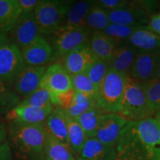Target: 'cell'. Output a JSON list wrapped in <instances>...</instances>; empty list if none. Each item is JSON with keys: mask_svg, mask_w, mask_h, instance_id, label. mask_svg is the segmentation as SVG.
Returning <instances> with one entry per match:
<instances>
[{"mask_svg": "<svg viewBox=\"0 0 160 160\" xmlns=\"http://www.w3.org/2000/svg\"><path fill=\"white\" fill-rule=\"evenodd\" d=\"M128 76L110 69L99 88L97 105L106 113H119Z\"/></svg>", "mask_w": 160, "mask_h": 160, "instance_id": "cell-5", "label": "cell"}, {"mask_svg": "<svg viewBox=\"0 0 160 160\" xmlns=\"http://www.w3.org/2000/svg\"><path fill=\"white\" fill-rule=\"evenodd\" d=\"M77 160H88V159H83V158H81V157H79V159H78Z\"/></svg>", "mask_w": 160, "mask_h": 160, "instance_id": "cell-43", "label": "cell"}, {"mask_svg": "<svg viewBox=\"0 0 160 160\" xmlns=\"http://www.w3.org/2000/svg\"><path fill=\"white\" fill-rule=\"evenodd\" d=\"M9 131L20 152L33 159H42L48 135L45 124L10 123Z\"/></svg>", "mask_w": 160, "mask_h": 160, "instance_id": "cell-2", "label": "cell"}, {"mask_svg": "<svg viewBox=\"0 0 160 160\" xmlns=\"http://www.w3.org/2000/svg\"><path fill=\"white\" fill-rule=\"evenodd\" d=\"M92 32L88 28H62L53 37L52 48L55 60L64 58L78 46L89 42Z\"/></svg>", "mask_w": 160, "mask_h": 160, "instance_id": "cell-6", "label": "cell"}, {"mask_svg": "<svg viewBox=\"0 0 160 160\" xmlns=\"http://www.w3.org/2000/svg\"><path fill=\"white\" fill-rule=\"evenodd\" d=\"M137 53L138 50L128 41L119 42L113 57L109 62L110 68L119 73L130 76Z\"/></svg>", "mask_w": 160, "mask_h": 160, "instance_id": "cell-17", "label": "cell"}, {"mask_svg": "<svg viewBox=\"0 0 160 160\" xmlns=\"http://www.w3.org/2000/svg\"><path fill=\"white\" fill-rule=\"evenodd\" d=\"M96 2L107 11H112L123 8L128 5L130 2L125 0H99Z\"/></svg>", "mask_w": 160, "mask_h": 160, "instance_id": "cell-35", "label": "cell"}, {"mask_svg": "<svg viewBox=\"0 0 160 160\" xmlns=\"http://www.w3.org/2000/svg\"><path fill=\"white\" fill-rule=\"evenodd\" d=\"M45 127L48 134L70 148L68 131V117L62 108H54L53 112L46 119Z\"/></svg>", "mask_w": 160, "mask_h": 160, "instance_id": "cell-18", "label": "cell"}, {"mask_svg": "<svg viewBox=\"0 0 160 160\" xmlns=\"http://www.w3.org/2000/svg\"><path fill=\"white\" fill-rule=\"evenodd\" d=\"M119 42L108 37L102 31L92 32L89 39V45L97 59L110 62Z\"/></svg>", "mask_w": 160, "mask_h": 160, "instance_id": "cell-19", "label": "cell"}, {"mask_svg": "<svg viewBox=\"0 0 160 160\" xmlns=\"http://www.w3.org/2000/svg\"><path fill=\"white\" fill-rule=\"evenodd\" d=\"M53 109V106L46 108H37L20 103L6 113V119L9 123L43 124Z\"/></svg>", "mask_w": 160, "mask_h": 160, "instance_id": "cell-15", "label": "cell"}, {"mask_svg": "<svg viewBox=\"0 0 160 160\" xmlns=\"http://www.w3.org/2000/svg\"><path fill=\"white\" fill-rule=\"evenodd\" d=\"M21 52L26 65L43 66L55 60L52 45L41 35Z\"/></svg>", "mask_w": 160, "mask_h": 160, "instance_id": "cell-13", "label": "cell"}, {"mask_svg": "<svg viewBox=\"0 0 160 160\" xmlns=\"http://www.w3.org/2000/svg\"><path fill=\"white\" fill-rule=\"evenodd\" d=\"M21 104L37 108H46L53 106L52 95L48 90L39 87L31 94L26 96L25 99L21 102Z\"/></svg>", "mask_w": 160, "mask_h": 160, "instance_id": "cell-31", "label": "cell"}, {"mask_svg": "<svg viewBox=\"0 0 160 160\" xmlns=\"http://www.w3.org/2000/svg\"><path fill=\"white\" fill-rule=\"evenodd\" d=\"M40 33L33 13H22L17 23L8 33L11 43L20 50L27 47Z\"/></svg>", "mask_w": 160, "mask_h": 160, "instance_id": "cell-11", "label": "cell"}, {"mask_svg": "<svg viewBox=\"0 0 160 160\" xmlns=\"http://www.w3.org/2000/svg\"><path fill=\"white\" fill-rule=\"evenodd\" d=\"M47 68L45 65H25L13 82L16 93L26 97L39 88Z\"/></svg>", "mask_w": 160, "mask_h": 160, "instance_id": "cell-16", "label": "cell"}, {"mask_svg": "<svg viewBox=\"0 0 160 160\" xmlns=\"http://www.w3.org/2000/svg\"><path fill=\"white\" fill-rule=\"evenodd\" d=\"M73 91L79 92L97 100L99 93V88H97L91 82L86 73L71 75Z\"/></svg>", "mask_w": 160, "mask_h": 160, "instance_id": "cell-30", "label": "cell"}, {"mask_svg": "<svg viewBox=\"0 0 160 160\" xmlns=\"http://www.w3.org/2000/svg\"><path fill=\"white\" fill-rule=\"evenodd\" d=\"M97 100L79 92L75 91L73 98L67 108L64 109L67 117L77 119L94 106H97Z\"/></svg>", "mask_w": 160, "mask_h": 160, "instance_id": "cell-24", "label": "cell"}, {"mask_svg": "<svg viewBox=\"0 0 160 160\" xmlns=\"http://www.w3.org/2000/svg\"><path fill=\"white\" fill-rule=\"evenodd\" d=\"M159 59L160 51H138L132 65L130 77L142 84H146L155 79Z\"/></svg>", "mask_w": 160, "mask_h": 160, "instance_id": "cell-10", "label": "cell"}, {"mask_svg": "<svg viewBox=\"0 0 160 160\" xmlns=\"http://www.w3.org/2000/svg\"><path fill=\"white\" fill-rule=\"evenodd\" d=\"M139 28L135 26L110 24L102 32L108 37L117 40L119 42H127Z\"/></svg>", "mask_w": 160, "mask_h": 160, "instance_id": "cell-33", "label": "cell"}, {"mask_svg": "<svg viewBox=\"0 0 160 160\" xmlns=\"http://www.w3.org/2000/svg\"><path fill=\"white\" fill-rule=\"evenodd\" d=\"M41 0H18V3L21 8L22 13H33L39 5Z\"/></svg>", "mask_w": 160, "mask_h": 160, "instance_id": "cell-36", "label": "cell"}, {"mask_svg": "<svg viewBox=\"0 0 160 160\" xmlns=\"http://www.w3.org/2000/svg\"><path fill=\"white\" fill-rule=\"evenodd\" d=\"M22 13L18 0H0V33H8Z\"/></svg>", "mask_w": 160, "mask_h": 160, "instance_id": "cell-22", "label": "cell"}, {"mask_svg": "<svg viewBox=\"0 0 160 160\" xmlns=\"http://www.w3.org/2000/svg\"><path fill=\"white\" fill-rule=\"evenodd\" d=\"M156 79H159V80H160V59H159V65H158V68H157V75H156Z\"/></svg>", "mask_w": 160, "mask_h": 160, "instance_id": "cell-42", "label": "cell"}, {"mask_svg": "<svg viewBox=\"0 0 160 160\" xmlns=\"http://www.w3.org/2000/svg\"><path fill=\"white\" fill-rule=\"evenodd\" d=\"M119 114L128 121H139L153 118L144 85L128 76Z\"/></svg>", "mask_w": 160, "mask_h": 160, "instance_id": "cell-4", "label": "cell"}, {"mask_svg": "<svg viewBox=\"0 0 160 160\" xmlns=\"http://www.w3.org/2000/svg\"><path fill=\"white\" fill-rule=\"evenodd\" d=\"M80 157L88 160H117L116 148L107 145L97 138L86 141Z\"/></svg>", "mask_w": 160, "mask_h": 160, "instance_id": "cell-20", "label": "cell"}, {"mask_svg": "<svg viewBox=\"0 0 160 160\" xmlns=\"http://www.w3.org/2000/svg\"><path fill=\"white\" fill-rule=\"evenodd\" d=\"M110 24L108 12L96 2L86 19L87 28L91 32L103 31Z\"/></svg>", "mask_w": 160, "mask_h": 160, "instance_id": "cell-28", "label": "cell"}, {"mask_svg": "<svg viewBox=\"0 0 160 160\" xmlns=\"http://www.w3.org/2000/svg\"><path fill=\"white\" fill-rule=\"evenodd\" d=\"M6 137H7V131L5 126L3 124L0 123V147L6 141Z\"/></svg>", "mask_w": 160, "mask_h": 160, "instance_id": "cell-39", "label": "cell"}, {"mask_svg": "<svg viewBox=\"0 0 160 160\" xmlns=\"http://www.w3.org/2000/svg\"><path fill=\"white\" fill-rule=\"evenodd\" d=\"M10 42H10L8 33H0V48H1L2 47H3L4 45H7V44H8Z\"/></svg>", "mask_w": 160, "mask_h": 160, "instance_id": "cell-40", "label": "cell"}, {"mask_svg": "<svg viewBox=\"0 0 160 160\" xmlns=\"http://www.w3.org/2000/svg\"><path fill=\"white\" fill-rule=\"evenodd\" d=\"M128 122L119 113H105L99 121L96 138L105 145L116 148L122 131Z\"/></svg>", "mask_w": 160, "mask_h": 160, "instance_id": "cell-12", "label": "cell"}, {"mask_svg": "<svg viewBox=\"0 0 160 160\" xmlns=\"http://www.w3.org/2000/svg\"><path fill=\"white\" fill-rule=\"evenodd\" d=\"M147 28L160 36V13L151 16Z\"/></svg>", "mask_w": 160, "mask_h": 160, "instance_id": "cell-37", "label": "cell"}, {"mask_svg": "<svg viewBox=\"0 0 160 160\" xmlns=\"http://www.w3.org/2000/svg\"><path fill=\"white\" fill-rule=\"evenodd\" d=\"M110 69L111 68H110L109 62L97 59L90 66L85 73L91 80L92 82L99 88Z\"/></svg>", "mask_w": 160, "mask_h": 160, "instance_id": "cell-32", "label": "cell"}, {"mask_svg": "<svg viewBox=\"0 0 160 160\" xmlns=\"http://www.w3.org/2000/svg\"><path fill=\"white\" fill-rule=\"evenodd\" d=\"M9 85L0 76V113H7L21 103L17 93L10 88Z\"/></svg>", "mask_w": 160, "mask_h": 160, "instance_id": "cell-29", "label": "cell"}, {"mask_svg": "<svg viewBox=\"0 0 160 160\" xmlns=\"http://www.w3.org/2000/svg\"><path fill=\"white\" fill-rule=\"evenodd\" d=\"M153 119H155L156 121H157L158 124L160 125V110L157 112H156L154 116H153Z\"/></svg>", "mask_w": 160, "mask_h": 160, "instance_id": "cell-41", "label": "cell"}, {"mask_svg": "<svg viewBox=\"0 0 160 160\" xmlns=\"http://www.w3.org/2000/svg\"><path fill=\"white\" fill-rule=\"evenodd\" d=\"M128 42L141 51H160V36L151 31L147 26L139 27Z\"/></svg>", "mask_w": 160, "mask_h": 160, "instance_id": "cell-21", "label": "cell"}, {"mask_svg": "<svg viewBox=\"0 0 160 160\" xmlns=\"http://www.w3.org/2000/svg\"><path fill=\"white\" fill-rule=\"evenodd\" d=\"M145 3L131 2L123 8L108 12L111 24L142 27L148 25L151 17L145 7Z\"/></svg>", "mask_w": 160, "mask_h": 160, "instance_id": "cell-9", "label": "cell"}, {"mask_svg": "<svg viewBox=\"0 0 160 160\" xmlns=\"http://www.w3.org/2000/svg\"><path fill=\"white\" fill-rule=\"evenodd\" d=\"M143 85L150 108L155 114L160 110V80L155 79Z\"/></svg>", "mask_w": 160, "mask_h": 160, "instance_id": "cell-34", "label": "cell"}, {"mask_svg": "<svg viewBox=\"0 0 160 160\" xmlns=\"http://www.w3.org/2000/svg\"><path fill=\"white\" fill-rule=\"evenodd\" d=\"M68 131L70 149L72 152L81 154L84 145L88 139L85 131L75 119L68 117Z\"/></svg>", "mask_w": 160, "mask_h": 160, "instance_id": "cell-27", "label": "cell"}, {"mask_svg": "<svg viewBox=\"0 0 160 160\" xmlns=\"http://www.w3.org/2000/svg\"><path fill=\"white\" fill-rule=\"evenodd\" d=\"M73 2L42 0L33 12L40 34H54L65 25L66 16Z\"/></svg>", "mask_w": 160, "mask_h": 160, "instance_id": "cell-3", "label": "cell"}, {"mask_svg": "<svg viewBox=\"0 0 160 160\" xmlns=\"http://www.w3.org/2000/svg\"><path fill=\"white\" fill-rule=\"evenodd\" d=\"M97 59L90 48L89 42L85 43L64 57V67L70 75L85 73Z\"/></svg>", "mask_w": 160, "mask_h": 160, "instance_id": "cell-14", "label": "cell"}, {"mask_svg": "<svg viewBox=\"0 0 160 160\" xmlns=\"http://www.w3.org/2000/svg\"><path fill=\"white\" fill-rule=\"evenodd\" d=\"M95 3V1H80L73 3L66 16L63 27L88 28L86 19Z\"/></svg>", "mask_w": 160, "mask_h": 160, "instance_id": "cell-23", "label": "cell"}, {"mask_svg": "<svg viewBox=\"0 0 160 160\" xmlns=\"http://www.w3.org/2000/svg\"><path fill=\"white\" fill-rule=\"evenodd\" d=\"M39 87L48 90L51 93L53 107L59 96L73 90L71 76L60 63H55L47 68Z\"/></svg>", "mask_w": 160, "mask_h": 160, "instance_id": "cell-7", "label": "cell"}, {"mask_svg": "<svg viewBox=\"0 0 160 160\" xmlns=\"http://www.w3.org/2000/svg\"><path fill=\"white\" fill-rule=\"evenodd\" d=\"M0 160H13L11 148L7 140L0 147Z\"/></svg>", "mask_w": 160, "mask_h": 160, "instance_id": "cell-38", "label": "cell"}, {"mask_svg": "<svg viewBox=\"0 0 160 160\" xmlns=\"http://www.w3.org/2000/svg\"><path fill=\"white\" fill-rule=\"evenodd\" d=\"M45 157V160H75L73 152L68 147L48 134L46 140Z\"/></svg>", "mask_w": 160, "mask_h": 160, "instance_id": "cell-26", "label": "cell"}, {"mask_svg": "<svg viewBox=\"0 0 160 160\" xmlns=\"http://www.w3.org/2000/svg\"><path fill=\"white\" fill-rule=\"evenodd\" d=\"M105 113H106L97 105L85 112L75 119L82 126L88 138L90 139L96 137L99 121Z\"/></svg>", "mask_w": 160, "mask_h": 160, "instance_id": "cell-25", "label": "cell"}, {"mask_svg": "<svg viewBox=\"0 0 160 160\" xmlns=\"http://www.w3.org/2000/svg\"><path fill=\"white\" fill-rule=\"evenodd\" d=\"M25 65L17 46L10 42L0 48V76L8 83H13Z\"/></svg>", "mask_w": 160, "mask_h": 160, "instance_id": "cell-8", "label": "cell"}, {"mask_svg": "<svg viewBox=\"0 0 160 160\" xmlns=\"http://www.w3.org/2000/svg\"><path fill=\"white\" fill-rule=\"evenodd\" d=\"M116 151L117 160H160V125L153 117L129 121Z\"/></svg>", "mask_w": 160, "mask_h": 160, "instance_id": "cell-1", "label": "cell"}]
</instances>
